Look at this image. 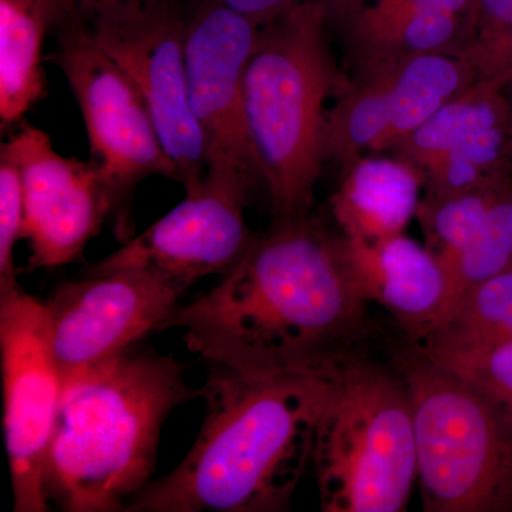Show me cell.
I'll list each match as a JSON object with an SVG mask.
<instances>
[{"instance_id": "obj_9", "label": "cell", "mask_w": 512, "mask_h": 512, "mask_svg": "<svg viewBox=\"0 0 512 512\" xmlns=\"http://www.w3.org/2000/svg\"><path fill=\"white\" fill-rule=\"evenodd\" d=\"M55 62L82 109L92 163L117 215L144 178L175 180L146 101L119 64L94 42L80 20H64Z\"/></svg>"}, {"instance_id": "obj_25", "label": "cell", "mask_w": 512, "mask_h": 512, "mask_svg": "<svg viewBox=\"0 0 512 512\" xmlns=\"http://www.w3.org/2000/svg\"><path fill=\"white\" fill-rule=\"evenodd\" d=\"M23 191L18 164L2 146L0 151V293L18 288L13 252L22 239Z\"/></svg>"}, {"instance_id": "obj_28", "label": "cell", "mask_w": 512, "mask_h": 512, "mask_svg": "<svg viewBox=\"0 0 512 512\" xmlns=\"http://www.w3.org/2000/svg\"><path fill=\"white\" fill-rule=\"evenodd\" d=\"M512 340V313L510 318H508L507 322L504 323L503 328L498 330L497 333H495V336L493 339L490 340V342L487 343V345H495V343H504V342H511ZM484 345V346H487ZM480 348V346H478Z\"/></svg>"}, {"instance_id": "obj_7", "label": "cell", "mask_w": 512, "mask_h": 512, "mask_svg": "<svg viewBox=\"0 0 512 512\" xmlns=\"http://www.w3.org/2000/svg\"><path fill=\"white\" fill-rule=\"evenodd\" d=\"M187 19L171 0H140L80 22L143 96L175 181L191 191L207 177V161L188 100Z\"/></svg>"}, {"instance_id": "obj_3", "label": "cell", "mask_w": 512, "mask_h": 512, "mask_svg": "<svg viewBox=\"0 0 512 512\" xmlns=\"http://www.w3.org/2000/svg\"><path fill=\"white\" fill-rule=\"evenodd\" d=\"M174 356L134 346L63 384L47 454V500L69 512H119L151 481L164 421L201 397Z\"/></svg>"}, {"instance_id": "obj_29", "label": "cell", "mask_w": 512, "mask_h": 512, "mask_svg": "<svg viewBox=\"0 0 512 512\" xmlns=\"http://www.w3.org/2000/svg\"><path fill=\"white\" fill-rule=\"evenodd\" d=\"M504 93L505 96H507V99L510 100L512 106V80L507 84V86L504 87Z\"/></svg>"}, {"instance_id": "obj_19", "label": "cell", "mask_w": 512, "mask_h": 512, "mask_svg": "<svg viewBox=\"0 0 512 512\" xmlns=\"http://www.w3.org/2000/svg\"><path fill=\"white\" fill-rule=\"evenodd\" d=\"M508 126H512V106L503 87L476 80L444 103L392 153L424 175L471 138Z\"/></svg>"}, {"instance_id": "obj_20", "label": "cell", "mask_w": 512, "mask_h": 512, "mask_svg": "<svg viewBox=\"0 0 512 512\" xmlns=\"http://www.w3.org/2000/svg\"><path fill=\"white\" fill-rule=\"evenodd\" d=\"M512 313V264L474 286L456 311L417 342L427 355H446L487 345Z\"/></svg>"}, {"instance_id": "obj_14", "label": "cell", "mask_w": 512, "mask_h": 512, "mask_svg": "<svg viewBox=\"0 0 512 512\" xmlns=\"http://www.w3.org/2000/svg\"><path fill=\"white\" fill-rule=\"evenodd\" d=\"M2 146L22 178V238L30 249L26 269L79 261L107 215L113 214L96 165L60 156L45 131L32 126Z\"/></svg>"}, {"instance_id": "obj_5", "label": "cell", "mask_w": 512, "mask_h": 512, "mask_svg": "<svg viewBox=\"0 0 512 512\" xmlns=\"http://www.w3.org/2000/svg\"><path fill=\"white\" fill-rule=\"evenodd\" d=\"M330 393L313 444L325 512L407 510L417 481L409 393L400 373L356 353L330 367Z\"/></svg>"}, {"instance_id": "obj_17", "label": "cell", "mask_w": 512, "mask_h": 512, "mask_svg": "<svg viewBox=\"0 0 512 512\" xmlns=\"http://www.w3.org/2000/svg\"><path fill=\"white\" fill-rule=\"evenodd\" d=\"M423 191V175L400 158L372 154L353 161L332 197L340 235L373 245L404 234Z\"/></svg>"}, {"instance_id": "obj_27", "label": "cell", "mask_w": 512, "mask_h": 512, "mask_svg": "<svg viewBox=\"0 0 512 512\" xmlns=\"http://www.w3.org/2000/svg\"><path fill=\"white\" fill-rule=\"evenodd\" d=\"M140 0H59V20H86L97 13Z\"/></svg>"}, {"instance_id": "obj_26", "label": "cell", "mask_w": 512, "mask_h": 512, "mask_svg": "<svg viewBox=\"0 0 512 512\" xmlns=\"http://www.w3.org/2000/svg\"><path fill=\"white\" fill-rule=\"evenodd\" d=\"M215 2L235 10L255 25L265 26L266 23L272 22L303 0H215Z\"/></svg>"}, {"instance_id": "obj_22", "label": "cell", "mask_w": 512, "mask_h": 512, "mask_svg": "<svg viewBox=\"0 0 512 512\" xmlns=\"http://www.w3.org/2000/svg\"><path fill=\"white\" fill-rule=\"evenodd\" d=\"M511 264L512 184L494 202L476 237L444 269L447 276V303L441 323L456 311L474 286L497 275Z\"/></svg>"}, {"instance_id": "obj_4", "label": "cell", "mask_w": 512, "mask_h": 512, "mask_svg": "<svg viewBox=\"0 0 512 512\" xmlns=\"http://www.w3.org/2000/svg\"><path fill=\"white\" fill-rule=\"evenodd\" d=\"M323 0H303L261 26L245 73V114L275 224L311 215L325 161L328 101L346 76Z\"/></svg>"}, {"instance_id": "obj_13", "label": "cell", "mask_w": 512, "mask_h": 512, "mask_svg": "<svg viewBox=\"0 0 512 512\" xmlns=\"http://www.w3.org/2000/svg\"><path fill=\"white\" fill-rule=\"evenodd\" d=\"M252 194L205 177L147 231L90 265L86 276L137 269L183 295L210 275H227L254 242L245 220Z\"/></svg>"}, {"instance_id": "obj_24", "label": "cell", "mask_w": 512, "mask_h": 512, "mask_svg": "<svg viewBox=\"0 0 512 512\" xmlns=\"http://www.w3.org/2000/svg\"><path fill=\"white\" fill-rule=\"evenodd\" d=\"M427 356L477 387L512 426V340L446 355Z\"/></svg>"}, {"instance_id": "obj_8", "label": "cell", "mask_w": 512, "mask_h": 512, "mask_svg": "<svg viewBox=\"0 0 512 512\" xmlns=\"http://www.w3.org/2000/svg\"><path fill=\"white\" fill-rule=\"evenodd\" d=\"M261 26L208 0L187 19L188 100L204 143L207 177L252 194L264 183L247 114L245 73Z\"/></svg>"}, {"instance_id": "obj_2", "label": "cell", "mask_w": 512, "mask_h": 512, "mask_svg": "<svg viewBox=\"0 0 512 512\" xmlns=\"http://www.w3.org/2000/svg\"><path fill=\"white\" fill-rule=\"evenodd\" d=\"M330 367L247 376L212 366L200 387L207 414L190 453L168 476L150 481L126 511L288 510L312 466Z\"/></svg>"}, {"instance_id": "obj_15", "label": "cell", "mask_w": 512, "mask_h": 512, "mask_svg": "<svg viewBox=\"0 0 512 512\" xmlns=\"http://www.w3.org/2000/svg\"><path fill=\"white\" fill-rule=\"evenodd\" d=\"M350 60L404 59L447 49L473 0H323Z\"/></svg>"}, {"instance_id": "obj_18", "label": "cell", "mask_w": 512, "mask_h": 512, "mask_svg": "<svg viewBox=\"0 0 512 512\" xmlns=\"http://www.w3.org/2000/svg\"><path fill=\"white\" fill-rule=\"evenodd\" d=\"M59 0H0V120L16 123L45 96L42 69L47 29Z\"/></svg>"}, {"instance_id": "obj_11", "label": "cell", "mask_w": 512, "mask_h": 512, "mask_svg": "<svg viewBox=\"0 0 512 512\" xmlns=\"http://www.w3.org/2000/svg\"><path fill=\"white\" fill-rule=\"evenodd\" d=\"M476 80L471 64L451 53L410 57L353 73L329 109L325 161L345 170L359 158L393 151Z\"/></svg>"}, {"instance_id": "obj_6", "label": "cell", "mask_w": 512, "mask_h": 512, "mask_svg": "<svg viewBox=\"0 0 512 512\" xmlns=\"http://www.w3.org/2000/svg\"><path fill=\"white\" fill-rule=\"evenodd\" d=\"M397 369L412 403L424 511L511 512L510 421L417 346L403 353Z\"/></svg>"}, {"instance_id": "obj_23", "label": "cell", "mask_w": 512, "mask_h": 512, "mask_svg": "<svg viewBox=\"0 0 512 512\" xmlns=\"http://www.w3.org/2000/svg\"><path fill=\"white\" fill-rule=\"evenodd\" d=\"M456 55L477 80L504 89L512 80V0H473Z\"/></svg>"}, {"instance_id": "obj_12", "label": "cell", "mask_w": 512, "mask_h": 512, "mask_svg": "<svg viewBox=\"0 0 512 512\" xmlns=\"http://www.w3.org/2000/svg\"><path fill=\"white\" fill-rule=\"evenodd\" d=\"M180 295L137 269L63 282L45 306L50 346L62 384L106 365L161 332Z\"/></svg>"}, {"instance_id": "obj_16", "label": "cell", "mask_w": 512, "mask_h": 512, "mask_svg": "<svg viewBox=\"0 0 512 512\" xmlns=\"http://www.w3.org/2000/svg\"><path fill=\"white\" fill-rule=\"evenodd\" d=\"M343 241L367 301L392 313L414 343L440 325L446 312L447 276L426 245L406 234L373 245Z\"/></svg>"}, {"instance_id": "obj_10", "label": "cell", "mask_w": 512, "mask_h": 512, "mask_svg": "<svg viewBox=\"0 0 512 512\" xmlns=\"http://www.w3.org/2000/svg\"><path fill=\"white\" fill-rule=\"evenodd\" d=\"M3 427L16 512H45L47 454L62 399L43 302L20 286L0 293Z\"/></svg>"}, {"instance_id": "obj_21", "label": "cell", "mask_w": 512, "mask_h": 512, "mask_svg": "<svg viewBox=\"0 0 512 512\" xmlns=\"http://www.w3.org/2000/svg\"><path fill=\"white\" fill-rule=\"evenodd\" d=\"M511 184L512 181L498 187L421 197L416 218L423 229L426 247L444 269L476 237L488 211Z\"/></svg>"}, {"instance_id": "obj_1", "label": "cell", "mask_w": 512, "mask_h": 512, "mask_svg": "<svg viewBox=\"0 0 512 512\" xmlns=\"http://www.w3.org/2000/svg\"><path fill=\"white\" fill-rule=\"evenodd\" d=\"M369 301L342 235L311 215L255 238L222 281L178 305L163 330H183L187 349L247 376L325 372L352 353Z\"/></svg>"}]
</instances>
